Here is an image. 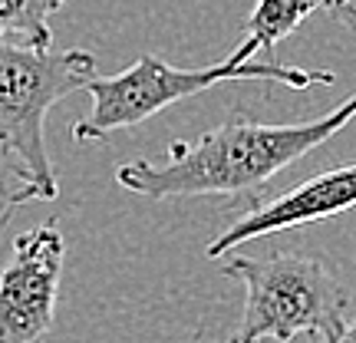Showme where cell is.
I'll use <instances>...</instances> for the list:
<instances>
[{
  "label": "cell",
  "instance_id": "12",
  "mask_svg": "<svg viewBox=\"0 0 356 343\" xmlns=\"http://www.w3.org/2000/svg\"><path fill=\"white\" fill-rule=\"evenodd\" d=\"M188 343H198V340H188Z\"/></svg>",
  "mask_w": 356,
  "mask_h": 343
},
{
  "label": "cell",
  "instance_id": "3",
  "mask_svg": "<svg viewBox=\"0 0 356 343\" xmlns=\"http://www.w3.org/2000/svg\"><path fill=\"white\" fill-rule=\"evenodd\" d=\"M257 43L251 37L244 40L228 60L211 66H195L181 70L152 53H139V60L115 73V77H92L86 83V93L92 99L89 115L73 122V142H99L109 139L113 132H122L129 126H139L155 113L178 99L198 96L218 83H234V79H270L280 86L307 89V86H330L337 73L330 70H300L287 63H254Z\"/></svg>",
  "mask_w": 356,
  "mask_h": 343
},
{
  "label": "cell",
  "instance_id": "11",
  "mask_svg": "<svg viewBox=\"0 0 356 343\" xmlns=\"http://www.w3.org/2000/svg\"><path fill=\"white\" fill-rule=\"evenodd\" d=\"M310 343H320V340H314V337H310Z\"/></svg>",
  "mask_w": 356,
  "mask_h": 343
},
{
  "label": "cell",
  "instance_id": "1",
  "mask_svg": "<svg viewBox=\"0 0 356 343\" xmlns=\"http://www.w3.org/2000/svg\"><path fill=\"white\" fill-rule=\"evenodd\" d=\"M356 115V93L327 115L307 122H261L238 106L218 129H208L195 142H172L165 162L136 159L115 168L122 189L145 198H188V195H228L261 202L257 195L270 178L293 166L307 152L330 142Z\"/></svg>",
  "mask_w": 356,
  "mask_h": 343
},
{
  "label": "cell",
  "instance_id": "2",
  "mask_svg": "<svg viewBox=\"0 0 356 343\" xmlns=\"http://www.w3.org/2000/svg\"><path fill=\"white\" fill-rule=\"evenodd\" d=\"M96 73L89 50H37L0 37V205L7 218L26 202H53L60 182L47 149V113L86 89Z\"/></svg>",
  "mask_w": 356,
  "mask_h": 343
},
{
  "label": "cell",
  "instance_id": "7",
  "mask_svg": "<svg viewBox=\"0 0 356 343\" xmlns=\"http://www.w3.org/2000/svg\"><path fill=\"white\" fill-rule=\"evenodd\" d=\"M70 0H0V37L50 50L53 47V13Z\"/></svg>",
  "mask_w": 356,
  "mask_h": 343
},
{
  "label": "cell",
  "instance_id": "8",
  "mask_svg": "<svg viewBox=\"0 0 356 343\" xmlns=\"http://www.w3.org/2000/svg\"><path fill=\"white\" fill-rule=\"evenodd\" d=\"M320 3L323 0H254V7L244 20V30L257 43V50H274Z\"/></svg>",
  "mask_w": 356,
  "mask_h": 343
},
{
  "label": "cell",
  "instance_id": "6",
  "mask_svg": "<svg viewBox=\"0 0 356 343\" xmlns=\"http://www.w3.org/2000/svg\"><path fill=\"white\" fill-rule=\"evenodd\" d=\"M350 208H356V162L327 168V172L307 178L297 189L284 191L270 202L248 205L244 215L228 231H221L218 238L208 241L204 257L218 261V257H225L244 241H254V238H264V234H274V231L314 225V221H323V218L343 215Z\"/></svg>",
  "mask_w": 356,
  "mask_h": 343
},
{
  "label": "cell",
  "instance_id": "4",
  "mask_svg": "<svg viewBox=\"0 0 356 343\" xmlns=\"http://www.w3.org/2000/svg\"><path fill=\"white\" fill-rule=\"evenodd\" d=\"M221 274L244 284V310L228 343H287L297 333L333 343L343 333L350 291L327 257L304 251L231 257Z\"/></svg>",
  "mask_w": 356,
  "mask_h": 343
},
{
  "label": "cell",
  "instance_id": "10",
  "mask_svg": "<svg viewBox=\"0 0 356 343\" xmlns=\"http://www.w3.org/2000/svg\"><path fill=\"white\" fill-rule=\"evenodd\" d=\"M333 343H356V320H353V324H346L343 333H340Z\"/></svg>",
  "mask_w": 356,
  "mask_h": 343
},
{
  "label": "cell",
  "instance_id": "5",
  "mask_svg": "<svg viewBox=\"0 0 356 343\" xmlns=\"http://www.w3.org/2000/svg\"><path fill=\"white\" fill-rule=\"evenodd\" d=\"M63 251L66 241L56 221L13 238L10 261L0 267V343H43L50 333Z\"/></svg>",
  "mask_w": 356,
  "mask_h": 343
},
{
  "label": "cell",
  "instance_id": "9",
  "mask_svg": "<svg viewBox=\"0 0 356 343\" xmlns=\"http://www.w3.org/2000/svg\"><path fill=\"white\" fill-rule=\"evenodd\" d=\"M320 7H327L337 24L346 26L350 33H356V0H323Z\"/></svg>",
  "mask_w": 356,
  "mask_h": 343
}]
</instances>
